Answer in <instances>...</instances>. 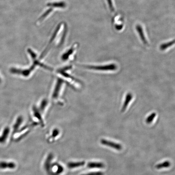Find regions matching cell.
I'll list each match as a JSON object with an SVG mask.
<instances>
[{
  "label": "cell",
  "mask_w": 175,
  "mask_h": 175,
  "mask_svg": "<svg viewBox=\"0 0 175 175\" xmlns=\"http://www.w3.org/2000/svg\"><path fill=\"white\" fill-rule=\"evenodd\" d=\"M170 162L166 160L164 163L158 164L156 166V168L157 169H160L162 168H169L171 165Z\"/></svg>",
  "instance_id": "obj_15"
},
{
  "label": "cell",
  "mask_w": 175,
  "mask_h": 175,
  "mask_svg": "<svg viewBox=\"0 0 175 175\" xmlns=\"http://www.w3.org/2000/svg\"><path fill=\"white\" fill-rule=\"evenodd\" d=\"M32 110H33V114L35 117L38 120L41 126H44V123L43 119V114L36 106H33V108H32Z\"/></svg>",
  "instance_id": "obj_7"
},
{
  "label": "cell",
  "mask_w": 175,
  "mask_h": 175,
  "mask_svg": "<svg viewBox=\"0 0 175 175\" xmlns=\"http://www.w3.org/2000/svg\"><path fill=\"white\" fill-rule=\"evenodd\" d=\"M1 82V78H0V82Z\"/></svg>",
  "instance_id": "obj_22"
},
{
  "label": "cell",
  "mask_w": 175,
  "mask_h": 175,
  "mask_svg": "<svg viewBox=\"0 0 175 175\" xmlns=\"http://www.w3.org/2000/svg\"><path fill=\"white\" fill-rule=\"evenodd\" d=\"M71 66H67L57 69L56 73L59 78H61L66 82H67L72 87L75 89H79L81 87V82L72 75L70 70Z\"/></svg>",
  "instance_id": "obj_2"
},
{
  "label": "cell",
  "mask_w": 175,
  "mask_h": 175,
  "mask_svg": "<svg viewBox=\"0 0 175 175\" xmlns=\"http://www.w3.org/2000/svg\"><path fill=\"white\" fill-rule=\"evenodd\" d=\"M59 134V130L57 129H54L53 132L52 136L53 138H56Z\"/></svg>",
  "instance_id": "obj_21"
},
{
  "label": "cell",
  "mask_w": 175,
  "mask_h": 175,
  "mask_svg": "<svg viewBox=\"0 0 175 175\" xmlns=\"http://www.w3.org/2000/svg\"><path fill=\"white\" fill-rule=\"evenodd\" d=\"M79 66L86 70H92V71H113L117 69V65L113 63L105 65H79Z\"/></svg>",
  "instance_id": "obj_4"
},
{
  "label": "cell",
  "mask_w": 175,
  "mask_h": 175,
  "mask_svg": "<svg viewBox=\"0 0 175 175\" xmlns=\"http://www.w3.org/2000/svg\"><path fill=\"white\" fill-rule=\"evenodd\" d=\"M81 175H104V173L102 172H91V173H86V174H83Z\"/></svg>",
  "instance_id": "obj_20"
},
{
  "label": "cell",
  "mask_w": 175,
  "mask_h": 175,
  "mask_svg": "<svg viewBox=\"0 0 175 175\" xmlns=\"http://www.w3.org/2000/svg\"><path fill=\"white\" fill-rule=\"evenodd\" d=\"M23 121V118H22L21 117H19L17 119L16 123H15V125H14V134H15V133L17 131L19 126H20V125H21Z\"/></svg>",
  "instance_id": "obj_16"
},
{
  "label": "cell",
  "mask_w": 175,
  "mask_h": 175,
  "mask_svg": "<svg viewBox=\"0 0 175 175\" xmlns=\"http://www.w3.org/2000/svg\"><path fill=\"white\" fill-rule=\"evenodd\" d=\"M133 99L132 94L131 93H128L126 95L125 97V101L124 102L123 105L121 112H123L126 110L127 108L128 105H129V103Z\"/></svg>",
  "instance_id": "obj_9"
},
{
  "label": "cell",
  "mask_w": 175,
  "mask_h": 175,
  "mask_svg": "<svg viewBox=\"0 0 175 175\" xmlns=\"http://www.w3.org/2000/svg\"><path fill=\"white\" fill-rule=\"evenodd\" d=\"M48 101L46 99H43L40 102L39 108H38L42 114L45 113L48 108Z\"/></svg>",
  "instance_id": "obj_8"
},
{
  "label": "cell",
  "mask_w": 175,
  "mask_h": 175,
  "mask_svg": "<svg viewBox=\"0 0 175 175\" xmlns=\"http://www.w3.org/2000/svg\"><path fill=\"white\" fill-rule=\"evenodd\" d=\"M107 1H108V6H109L111 11H114V6H113V2H112V0H107Z\"/></svg>",
  "instance_id": "obj_19"
},
{
  "label": "cell",
  "mask_w": 175,
  "mask_h": 175,
  "mask_svg": "<svg viewBox=\"0 0 175 175\" xmlns=\"http://www.w3.org/2000/svg\"><path fill=\"white\" fill-rule=\"evenodd\" d=\"M15 164L14 163H7L6 162H0V168L2 169L9 168V169H14L15 168Z\"/></svg>",
  "instance_id": "obj_11"
},
{
  "label": "cell",
  "mask_w": 175,
  "mask_h": 175,
  "mask_svg": "<svg viewBox=\"0 0 175 175\" xmlns=\"http://www.w3.org/2000/svg\"><path fill=\"white\" fill-rule=\"evenodd\" d=\"M175 44V40L173 41L169 42L164 44L160 45V49L161 50H164V49H167V48L172 46L173 44Z\"/></svg>",
  "instance_id": "obj_17"
},
{
  "label": "cell",
  "mask_w": 175,
  "mask_h": 175,
  "mask_svg": "<svg viewBox=\"0 0 175 175\" xmlns=\"http://www.w3.org/2000/svg\"><path fill=\"white\" fill-rule=\"evenodd\" d=\"M78 46L79 45L78 44H74L70 48H68L61 56V61L64 62L72 61L75 57Z\"/></svg>",
  "instance_id": "obj_5"
},
{
  "label": "cell",
  "mask_w": 175,
  "mask_h": 175,
  "mask_svg": "<svg viewBox=\"0 0 175 175\" xmlns=\"http://www.w3.org/2000/svg\"><path fill=\"white\" fill-rule=\"evenodd\" d=\"M64 81L61 78L58 77L53 86V91L51 94V99L52 101L55 104L62 105L63 100L62 99L64 90Z\"/></svg>",
  "instance_id": "obj_3"
},
{
  "label": "cell",
  "mask_w": 175,
  "mask_h": 175,
  "mask_svg": "<svg viewBox=\"0 0 175 175\" xmlns=\"http://www.w3.org/2000/svg\"><path fill=\"white\" fill-rule=\"evenodd\" d=\"M100 143L104 145L109 146L117 151H121L122 149V146L121 145L110 141L106 140L105 139H102L100 140Z\"/></svg>",
  "instance_id": "obj_6"
},
{
  "label": "cell",
  "mask_w": 175,
  "mask_h": 175,
  "mask_svg": "<svg viewBox=\"0 0 175 175\" xmlns=\"http://www.w3.org/2000/svg\"><path fill=\"white\" fill-rule=\"evenodd\" d=\"M136 28L137 31H138L139 36H140L141 40L143 42V44H147V42L146 40L145 36L143 30L142 29V27L139 25H137Z\"/></svg>",
  "instance_id": "obj_10"
},
{
  "label": "cell",
  "mask_w": 175,
  "mask_h": 175,
  "mask_svg": "<svg viewBox=\"0 0 175 175\" xmlns=\"http://www.w3.org/2000/svg\"><path fill=\"white\" fill-rule=\"evenodd\" d=\"M85 163L84 161L76 162H70L67 164L68 168L70 169L79 168L84 165Z\"/></svg>",
  "instance_id": "obj_12"
},
{
  "label": "cell",
  "mask_w": 175,
  "mask_h": 175,
  "mask_svg": "<svg viewBox=\"0 0 175 175\" xmlns=\"http://www.w3.org/2000/svg\"><path fill=\"white\" fill-rule=\"evenodd\" d=\"M87 167L89 168H102L105 167V165L102 163L90 162L87 164Z\"/></svg>",
  "instance_id": "obj_13"
},
{
  "label": "cell",
  "mask_w": 175,
  "mask_h": 175,
  "mask_svg": "<svg viewBox=\"0 0 175 175\" xmlns=\"http://www.w3.org/2000/svg\"><path fill=\"white\" fill-rule=\"evenodd\" d=\"M156 116V113H151L148 117L146 118V122L147 124H151V122L153 121L155 117Z\"/></svg>",
  "instance_id": "obj_18"
},
{
  "label": "cell",
  "mask_w": 175,
  "mask_h": 175,
  "mask_svg": "<svg viewBox=\"0 0 175 175\" xmlns=\"http://www.w3.org/2000/svg\"><path fill=\"white\" fill-rule=\"evenodd\" d=\"M66 32V27L64 23H62V25L60 24L58 26V28L55 31L47 46L40 56V58L41 59L45 57L52 45L55 44V42H57L56 44L58 45L57 46H61L62 45L64 41Z\"/></svg>",
  "instance_id": "obj_1"
},
{
  "label": "cell",
  "mask_w": 175,
  "mask_h": 175,
  "mask_svg": "<svg viewBox=\"0 0 175 175\" xmlns=\"http://www.w3.org/2000/svg\"><path fill=\"white\" fill-rule=\"evenodd\" d=\"M9 133H10V129L8 127H6L4 130L2 135L0 137V143H4L6 142Z\"/></svg>",
  "instance_id": "obj_14"
}]
</instances>
